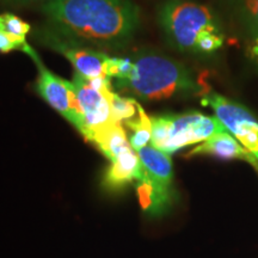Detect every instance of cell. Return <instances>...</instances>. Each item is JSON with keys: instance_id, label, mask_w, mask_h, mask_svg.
<instances>
[{"instance_id": "obj_10", "label": "cell", "mask_w": 258, "mask_h": 258, "mask_svg": "<svg viewBox=\"0 0 258 258\" xmlns=\"http://www.w3.org/2000/svg\"><path fill=\"white\" fill-rule=\"evenodd\" d=\"M194 156H212L219 159L244 160L258 171L257 160L228 131L214 134L186 154V157Z\"/></svg>"}, {"instance_id": "obj_14", "label": "cell", "mask_w": 258, "mask_h": 258, "mask_svg": "<svg viewBox=\"0 0 258 258\" xmlns=\"http://www.w3.org/2000/svg\"><path fill=\"white\" fill-rule=\"evenodd\" d=\"M112 120L123 124L132 118L137 117L139 112V103L132 97H123L115 93L110 101Z\"/></svg>"}, {"instance_id": "obj_3", "label": "cell", "mask_w": 258, "mask_h": 258, "mask_svg": "<svg viewBox=\"0 0 258 258\" xmlns=\"http://www.w3.org/2000/svg\"><path fill=\"white\" fill-rule=\"evenodd\" d=\"M158 17L167 41L180 51L211 54L224 44L222 29L207 6L189 0H170L161 6Z\"/></svg>"}, {"instance_id": "obj_1", "label": "cell", "mask_w": 258, "mask_h": 258, "mask_svg": "<svg viewBox=\"0 0 258 258\" xmlns=\"http://www.w3.org/2000/svg\"><path fill=\"white\" fill-rule=\"evenodd\" d=\"M43 12L63 36L120 49L139 28V8L131 0H49Z\"/></svg>"}, {"instance_id": "obj_5", "label": "cell", "mask_w": 258, "mask_h": 258, "mask_svg": "<svg viewBox=\"0 0 258 258\" xmlns=\"http://www.w3.org/2000/svg\"><path fill=\"white\" fill-rule=\"evenodd\" d=\"M143 164L138 195L143 209L151 217L169 212L173 201V169L169 154L147 145L137 151Z\"/></svg>"}, {"instance_id": "obj_11", "label": "cell", "mask_w": 258, "mask_h": 258, "mask_svg": "<svg viewBox=\"0 0 258 258\" xmlns=\"http://www.w3.org/2000/svg\"><path fill=\"white\" fill-rule=\"evenodd\" d=\"M143 173V164L133 147L118 154L111 160V166L105 173L104 185L111 190H117L132 182H139Z\"/></svg>"}, {"instance_id": "obj_17", "label": "cell", "mask_w": 258, "mask_h": 258, "mask_svg": "<svg viewBox=\"0 0 258 258\" xmlns=\"http://www.w3.org/2000/svg\"><path fill=\"white\" fill-rule=\"evenodd\" d=\"M12 50H22L30 55L34 49L28 44L25 36H18V35L0 31V51L9 53Z\"/></svg>"}, {"instance_id": "obj_4", "label": "cell", "mask_w": 258, "mask_h": 258, "mask_svg": "<svg viewBox=\"0 0 258 258\" xmlns=\"http://www.w3.org/2000/svg\"><path fill=\"white\" fill-rule=\"evenodd\" d=\"M151 120V145L169 156L190 145L203 143L214 134L227 131L217 116H208L198 111L154 116Z\"/></svg>"}, {"instance_id": "obj_12", "label": "cell", "mask_w": 258, "mask_h": 258, "mask_svg": "<svg viewBox=\"0 0 258 258\" xmlns=\"http://www.w3.org/2000/svg\"><path fill=\"white\" fill-rule=\"evenodd\" d=\"M88 141L95 144L110 161L132 147L123 125L117 122H112L96 131L88 139Z\"/></svg>"}, {"instance_id": "obj_18", "label": "cell", "mask_w": 258, "mask_h": 258, "mask_svg": "<svg viewBox=\"0 0 258 258\" xmlns=\"http://www.w3.org/2000/svg\"><path fill=\"white\" fill-rule=\"evenodd\" d=\"M30 25L18 16L12 14L0 15V31L9 32V34L25 36L30 31Z\"/></svg>"}, {"instance_id": "obj_9", "label": "cell", "mask_w": 258, "mask_h": 258, "mask_svg": "<svg viewBox=\"0 0 258 258\" xmlns=\"http://www.w3.org/2000/svg\"><path fill=\"white\" fill-rule=\"evenodd\" d=\"M73 85L83 111V128L80 133L88 140L92 133L115 122L112 120L108 97L93 89L88 79L74 72Z\"/></svg>"}, {"instance_id": "obj_13", "label": "cell", "mask_w": 258, "mask_h": 258, "mask_svg": "<svg viewBox=\"0 0 258 258\" xmlns=\"http://www.w3.org/2000/svg\"><path fill=\"white\" fill-rule=\"evenodd\" d=\"M123 124L132 132V134L129 135L128 139L129 143H131V146L135 151L147 146L148 143H151V137H152V120L148 117L143 109V106L140 104H139V112L137 117L124 122Z\"/></svg>"}, {"instance_id": "obj_2", "label": "cell", "mask_w": 258, "mask_h": 258, "mask_svg": "<svg viewBox=\"0 0 258 258\" xmlns=\"http://www.w3.org/2000/svg\"><path fill=\"white\" fill-rule=\"evenodd\" d=\"M132 59L131 76L114 84L118 91L144 101H163L175 96L201 92V84L178 61L152 51L139 53Z\"/></svg>"}, {"instance_id": "obj_16", "label": "cell", "mask_w": 258, "mask_h": 258, "mask_svg": "<svg viewBox=\"0 0 258 258\" xmlns=\"http://www.w3.org/2000/svg\"><path fill=\"white\" fill-rule=\"evenodd\" d=\"M133 71V59L132 57H111L106 60L105 74L109 79L114 78L115 82L124 80L131 76Z\"/></svg>"}, {"instance_id": "obj_7", "label": "cell", "mask_w": 258, "mask_h": 258, "mask_svg": "<svg viewBox=\"0 0 258 258\" xmlns=\"http://www.w3.org/2000/svg\"><path fill=\"white\" fill-rule=\"evenodd\" d=\"M29 56H31V59L35 61L38 70V78L36 82L37 92L51 108L55 109L67 121L76 125L79 132L82 131L84 122L83 111L73 83L67 82L50 72L42 63L35 50H32Z\"/></svg>"}, {"instance_id": "obj_8", "label": "cell", "mask_w": 258, "mask_h": 258, "mask_svg": "<svg viewBox=\"0 0 258 258\" xmlns=\"http://www.w3.org/2000/svg\"><path fill=\"white\" fill-rule=\"evenodd\" d=\"M41 37L47 46L67 57L76 69V72L82 74L84 78L92 79L97 77H106L105 66L109 55L105 53L93 48L84 47L80 42L63 35L59 36L53 32H44Z\"/></svg>"}, {"instance_id": "obj_6", "label": "cell", "mask_w": 258, "mask_h": 258, "mask_svg": "<svg viewBox=\"0 0 258 258\" xmlns=\"http://www.w3.org/2000/svg\"><path fill=\"white\" fill-rule=\"evenodd\" d=\"M202 104L211 106L214 114L258 163V120L245 106L215 92H207Z\"/></svg>"}, {"instance_id": "obj_15", "label": "cell", "mask_w": 258, "mask_h": 258, "mask_svg": "<svg viewBox=\"0 0 258 258\" xmlns=\"http://www.w3.org/2000/svg\"><path fill=\"white\" fill-rule=\"evenodd\" d=\"M240 21L258 42V0H234Z\"/></svg>"}]
</instances>
